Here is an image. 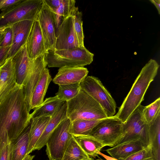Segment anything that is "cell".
Returning <instances> with one entry per match:
<instances>
[{
    "label": "cell",
    "mask_w": 160,
    "mask_h": 160,
    "mask_svg": "<svg viewBox=\"0 0 160 160\" xmlns=\"http://www.w3.org/2000/svg\"><path fill=\"white\" fill-rule=\"evenodd\" d=\"M98 153L99 155H100L104 157L106 160H119L117 159L114 158L112 157L107 156L103 153H102L100 152H98Z\"/></svg>",
    "instance_id": "cell-39"
},
{
    "label": "cell",
    "mask_w": 160,
    "mask_h": 160,
    "mask_svg": "<svg viewBox=\"0 0 160 160\" xmlns=\"http://www.w3.org/2000/svg\"><path fill=\"white\" fill-rule=\"evenodd\" d=\"M51 117L44 116L31 119L27 155L33 151L36 142L42 134Z\"/></svg>",
    "instance_id": "cell-20"
},
{
    "label": "cell",
    "mask_w": 160,
    "mask_h": 160,
    "mask_svg": "<svg viewBox=\"0 0 160 160\" xmlns=\"http://www.w3.org/2000/svg\"><path fill=\"white\" fill-rule=\"evenodd\" d=\"M3 35L2 29V28H0V42L2 40Z\"/></svg>",
    "instance_id": "cell-41"
},
{
    "label": "cell",
    "mask_w": 160,
    "mask_h": 160,
    "mask_svg": "<svg viewBox=\"0 0 160 160\" xmlns=\"http://www.w3.org/2000/svg\"><path fill=\"white\" fill-rule=\"evenodd\" d=\"M75 2L74 0H61L60 6L56 13L59 22L60 17L65 18L72 14L75 7Z\"/></svg>",
    "instance_id": "cell-31"
},
{
    "label": "cell",
    "mask_w": 160,
    "mask_h": 160,
    "mask_svg": "<svg viewBox=\"0 0 160 160\" xmlns=\"http://www.w3.org/2000/svg\"><path fill=\"white\" fill-rule=\"evenodd\" d=\"M101 120L84 119L71 122L69 132L72 135H89L93 128Z\"/></svg>",
    "instance_id": "cell-26"
},
{
    "label": "cell",
    "mask_w": 160,
    "mask_h": 160,
    "mask_svg": "<svg viewBox=\"0 0 160 160\" xmlns=\"http://www.w3.org/2000/svg\"><path fill=\"white\" fill-rule=\"evenodd\" d=\"M1 28L3 35L0 42V47L11 46L13 41V31L11 26Z\"/></svg>",
    "instance_id": "cell-33"
},
{
    "label": "cell",
    "mask_w": 160,
    "mask_h": 160,
    "mask_svg": "<svg viewBox=\"0 0 160 160\" xmlns=\"http://www.w3.org/2000/svg\"><path fill=\"white\" fill-rule=\"evenodd\" d=\"M123 123L114 116L102 119L93 128L89 135L104 147L116 145L122 137Z\"/></svg>",
    "instance_id": "cell-8"
},
{
    "label": "cell",
    "mask_w": 160,
    "mask_h": 160,
    "mask_svg": "<svg viewBox=\"0 0 160 160\" xmlns=\"http://www.w3.org/2000/svg\"><path fill=\"white\" fill-rule=\"evenodd\" d=\"M31 123V119L22 133L13 143L11 160H22L27 155Z\"/></svg>",
    "instance_id": "cell-23"
},
{
    "label": "cell",
    "mask_w": 160,
    "mask_h": 160,
    "mask_svg": "<svg viewBox=\"0 0 160 160\" xmlns=\"http://www.w3.org/2000/svg\"><path fill=\"white\" fill-rule=\"evenodd\" d=\"M47 52L54 49L57 30L59 24L56 14L43 2L37 16Z\"/></svg>",
    "instance_id": "cell-10"
},
{
    "label": "cell",
    "mask_w": 160,
    "mask_h": 160,
    "mask_svg": "<svg viewBox=\"0 0 160 160\" xmlns=\"http://www.w3.org/2000/svg\"><path fill=\"white\" fill-rule=\"evenodd\" d=\"M150 1L153 3L157 9L159 14H160V0H150Z\"/></svg>",
    "instance_id": "cell-38"
},
{
    "label": "cell",
    "mask_w": 160,
    "mask_h": 160,
    "mask_svg": "<svg viewBox=\"0 0 160 160\" xmlns=\"http://www.w3.org/2000/svg\"><path fill=\"white\" fill-rule=\"evenodd\" d=\"M67 117L71 122L80 120H99L108 118L100 104L81 89L75 97L67 101Z\"/></svg>",
    "instance_id": "cell-3"
},
{
    "label": "cell",
    "mask_w": 160,
    "mask_h": 160,
    "mask_svg": "<svg viewBox=\"0 0 160 160\" xmlns=\"http://www.w3.org/2000/svg\"><path fill=\"white\" fill-rule=\"evenodd\" d=\"M71 121L68 118L63 120L52 132L46 145L49 160H62L69 142L72 137L69 132Z\"/></svg>",
    "instance_id": "cell-9"
},
{
    "label": "cell",
    "mask_w": 160,
    "mask_h": 160,
    "mask_svg": "<svg viewBox=\"0 0 160 160\" xmlns=\"http://www.w3.org/2000/svg\"><path fill=\"white\" fill-rule=\"evenodd\" d=\"M88 73V69L84 67H63L59 68L52 81L58 85L80 83Z\"/></svg>",
    "instance_id": "cell-15"
},
{
    "label": "cell",
    "mask_w": 160,
    "mask_h": 160,
    "mask_svg": "<svg viewBox=\"0 0 160 160\" xmlns=\"http://www.w3.org/2000/svg\"><path fill=\"white\" fill-rule=\"evenodd\" d=\"M34 21H22L11 26L13 31V41L8 59L12 58L26 44Z\"/></svg>",
    "instance_id": "cell-14"
},
{
    "label": "cell",
    "mask_w": 160,
    "mask_h": 160,
    "mask_svg": "<svg viewBox=\"0 0 160 160\" xmlns=\"http://www.w3.org/2000/svg\"><path fill=\"white\" fill-rule=\"evenodd\" d=\"M23 0H0V10L3 11L20 3Z\"/></svg>",
    "instance_id": "cell-34"
},
{
    "label": "cell",
    "mask_w": 160,
    "mask_h": 160,
    "mask_svg": "<svg viewBox=\"0 0 160 160\" xmlns=\"http://www.w3.org/2000/svg\"><path fill=\"white\" fill-rule=\"evenodd\" d=\"M42 1L52 12L56 14L60 6L61 0H42Z\"/></svg>",
    "instance_id": "cell-36"
},
{
    "label": "cell",
    "mask_w": 160,
    "mask_h": 160,
    "mask_svg": "<svg viewBox=\"0 0 160 160\" xmlns=\"http://www.w3.org/2000/svg\"><path fill=\"white\" fill-rule=\"evenodd\" d=\"M42 0H23L0 13V28L10 26L19 22L34 21L42 7Z\"/></svg>",
    "instance_id": "cell-6"
},
{
    "label": "cell",
    "mask_w": 160,
    "mask_h": 160,
    "mask_svg": "<svg viewBox=\"0 0 160 160\" xmlns=\"http://www.w3.org/2000/svg\"><path fill=\"white\" fill-rule=\"evenodd\" d=\"M11 46L0 47V67L2 66L8 59V55Z\"/></svg>",
    "instance_id": "cell-37"
},
{
    "label": "cell",
    "mask_w": 160,
    "mask_h": 160,
    "mask_svg": "<svg viewBox=\"0 0 160 160\" xmlns=\"http://www.w3.org/2000/svg\"><path fill=\"white\" fill-rule=\"evenodd\" d=\"M72 14L62 18L59 25L54 50L69 49L79 47L74 30Z\"/></svg>",
    "instance_id": "cell-12"
},
{
    "label": "cell",
    "mask_w": 160,
    "mask_h": 160,
    "mask_svg": "<svg viewBox=\"0 0 160 160\" xmlns=\"http://www.w3.org/2000/svg\"><path fill=\"white\" fill-rule=\"evenodd\" d=\"M35 157L34 155H27L22 160H33Z\"/></svg>",
    "instance_id": "cell-40"
},
{
    "label": "cell",
    "mask_w": 160,
    "mask_h": 160,
    "mask_svg": "<svg viewBox=\"0 0 160 160\" xmlns=\"http://www.w3.org/2000/svg\"><path fill=\"white\" fill-rule=\"evenodd\" d=\"M159 65L151 59L143 67L115 115L123 122L143 101L144 95L151 82L156 76Z\"/></svg>",
    "instance_id": "cell-2"
},
{
    "label": "cell",
    "mask_w": 160,
    "mask_h": 160,
    "mask_svg": "<svg viewBox=\"0 0 160 160\" xmlns=\"http://www.w3.org/2000/svg\"><path fill=\"white\" fill-rule=\"evenodd\" d=\"M144 148L141 141L136 139L117 145L105 151L112 157L118 159L125 158Z\"/></svg>",
    "instance_id": "cell-19"
},
{
    "label": "cell",
    "mask_w": 160,
    "mask_h": 160,
    "mask_svg": "<svg viewBox=\"0 0 160 160\" xmlns=\"http://www.w3.org/2000/svg\"><path fill=\"white\" fill-rule=\"evenodd\" d=\"M31 119L23 85L17 84L0 103V153L5 146L18 139Z\"/></svg>",
    "instance_id": "cell-1"
},
{
    "label": "cell",
    "mask_w": 160,
    "mask_h": 160,
    "mask_svg": "<svg viewBox=\"0 0 160 160\" xmlns=\"http://www.w3.org/2000/svg\"><path fill=\"white\" fill-rule=\"evenodd\" d=\"M17 84L15 70L11 58L0 67V103Z\"/></svg>",
    "instance_id": "cell-17"
},
{
    "label": "cell",
    "mask_w": 160,
    "mask_h": 160,
    "mask_svg": "<svg viewBox=\"0 0 160 160\" xmlns=\"http://www.w3.org/2000/svg\"><path fill=\"white\" fill-rule=\"evenodd\" d=\"M149 132L154 160H160V111L149 124Z\"/></svg>",
    "instance_id": "cell-24"
},
{
    "label": "cell",
    "mask_w": 160,
    "mask_h": 160,
    "mask_svg": "<svg viewBox=\"0 0 160 160\" xmlns=\"http://www.w3.org/2000/svg\"><path fill=\"white\" fill-rule=\"evenodd\" d=\"M82 13L79 11L78 7H75L72 16L75 32L80 48L85 47L84 44V35L82 28Z\"/></svg>",
    "instance_id": "cell-29"
},
{
    "label": "cell",
    "mask_w": 160,
    "mask_h": 160,
    "mask_svg": "<svg viewBox=\"0 0 160 160\" xmlns=\"http://www.w3.org/2000/svg\"><path fill=\"white\" fill-rule=\"evenodd\" d=\"M119 160H154L150 144L142 150L133 153L125 158Z\"/></svg>",
    "instance_id": "cell-32"
},
{
    "label": "cell",
    "mask_w": 160,
    "mask_h": 160,
    "mask_svg": "<svg viewBox=\"0 0 160 160\" xmlns=\"http://www.w3.org/2000/svg\"><path fill=\"white\" fill-rule=\"evenodd\" d=\"M144 107L140 105L123 123V135L117 145L136 139L139 140L144 147L150 144L149 124L142 114Z\"/></svg>",
    "instance_id": "cell-5"
},
{
    "label": "cell",
    "mask_w": 160,
    "mask_h": 160,
    "mask_svg": "<svg viewBox=\"0 0 160 160\" xmlns=\"http://www.w3.org/2000/svg\"><path fill=\"white\" fill-rule=\"evenodd\" d=\"M62 102L56 96L46 98L30 114L31 119L44 116L51 117Z\"/></svg>",
    "instance_id": "cell-25"
},
{
    "label": "cell",
    "mask_w": 160,
    "mask_h": 160,
    "mask_svg": "<svg viewBox=\"0 0 160 160\" xmlns=\"http://www.w3.org/2000/svg\"><path fill=\"white\" fill-rule=\"evenodd\" d=\"M52 80L49 70L46 68L44 70L32 93L31 100V110L38 107L43 102L49 85Z\"/></svg>",
    "instance_id": "cell-21"
},
{
    "label": "cell",
    "mask_w": 160,
    "mask_h": 160,
    "mask_svg": "<svg viewBox=\"0 0 160 160\" xmlns=\"http://www.w3.org/2000/svg\"><path fill=\"white\" fill-rule=\"evenodd\" d=\"M47 66L45 54L32 60L28 75L23 85L24 101L28 111L29 113L31 110L32 93Z\"/></svg>",
    "instance_id": "cell-11"
},
{
    "label": "cell",
    "mask_w": 160,
    "mask_h": 160,
    "mask_svg": "<svg viewBox=\"0 0 160 160\" xmlns=\"http://www.w3.org/2000/svg\"><path fill=\"white\" fill-rule=\"evenodd\" d=\"M26 46L28 57L31 60L47 52L42 32L37 18L33 22Z\"/></svg>",
    "instance_id": "cell-13"
},
{
    "label": "cell",
    "mask_w": 160,
    "mask_h": 160,
    "mask_svg": "<svg viewBox=\"0 0 160 160\" xmlns=\"http://www.w3.org/2000/svg\"><path fill=\"white\" fill-rule=\"evenodd\" d=\"M160 111V98L159 97L153 102L144 106L142 115L145 121L149 124L155 118Z\"/></svg>",
    "instance_id": "cell-30"
},
{
    "label": "cell",
    "mask_w": 160,
    "mask_h": 160,
    "mask_svg": "<svg viewBox=\"0 0 160 160\" xmlns=\"http://www.w3.org/2000/svg\"><path fill=\"white\" fill-rule=\"evenodd\" d=\"M12 145L13 143H11L4 148L0 153V160H11Z\"/></svg>",
    "instance_id": "cell-35"
},
{
    "label": "cell",
    "mask_w": 160,
    "mask_h": 160,
    "mask_svg": "<svg viewBox=\"0 0 160 160\" xmlns=\"http://www.w3.org/2000/svg\"><path fill=\"white\" fill-rule=\"evenodd\" d=\"M67 101H63L51 117L42 134L36 142L33 149L39 150L44 146L49 136L64 119L67 118Z\"/></svg>",
    "instance_id": "cell-16"
},
{
    "label": "cell",
    "mask_w": 160,
    "mask_h": 160,
    "mask_svg": "<svg viewBox=\"0 0 160 160\" xmlns=\"http://www.w3.org/2000/svg\"><path fill=\"white\" fill-rule=\"evenodd\" d=\"M72 137L90 158H93L98 157V152L104 147L101 142L90 135H72Z\"/></svg>",
    "instance_id": "cell-22"
},
{
    "label": "cell",
    "mask_w": 160,
    "mask_h": 160,
    "mask_svg": "<svg viewBox=\"0 0 160 160\" xmlns=\"http://www.w3.org/2000/svg\"><path fill=\"white\" fill-rule=\"evenodd\" d=\"M15 70L17 83L23 85L28 75L32 60L28 57L26 44L12 58Z\"/></svg>",
    "instance_id": "cell-18"
},
{
    "label": "cell",
    "mask_w": 160,
    "mask_h": 160,
    "mask_svg": "<svg viewBox=\"0 0 160 160\" xmlns=\"http://www.w3.org/2000/svg\"><path fill=\"white\" fill-rule=\"evenodd\" d=\"M94 54L85 47L69 49H50L45 54V59L49 68L82 67L90 64Z\"/></svg>",
    "instance_id": "cell-4"
},
{
    "label": "cell",
    "mask_w": 160,
    "mask_h": 160,
    "mask_svg": "<svg viewBox=\"0 0 160 160\" xmlns=\"http://www.w3.org/2000/svg\"><path fill=\"white\" fill-rule=\"evenodd\" d=\"M56 95L63 101H67L75 97L81 89L80 83L59 85Z\"/></svg>",
    "instance_id": "cell-28"
},
{
    "label": "cell",
    "mask_w": 160,
    "mask_h": 160,
    "mask_svg": "<svg viewBox=\"0 0 160 160\" xmlns=\"http://www.w3.org/2000/svg\"><path fill=\"white\" fill-rule=\"evenodd\" d=\"M83 151L73 137L70 140L62 160H93Z\"/></svg>",
    "instance_id": "cell-27"
},
{
    "label": "cell",
    "mask_w": 160,
    "mask_h": 160,
    "mask_svg": "<svg viewBox=\"0 0 160 160\" xmlns=\"http://www.w3.org/2000/svg\"><path fill=\"white\" fill-rule=\"evenodd\" d=\"M80 86L100 104L108 117L114 116L117 107L116 102L98 78L87 76L80 83Z\"/></svg>",
    "instance_id": "cell-7"
}]
</instances>
